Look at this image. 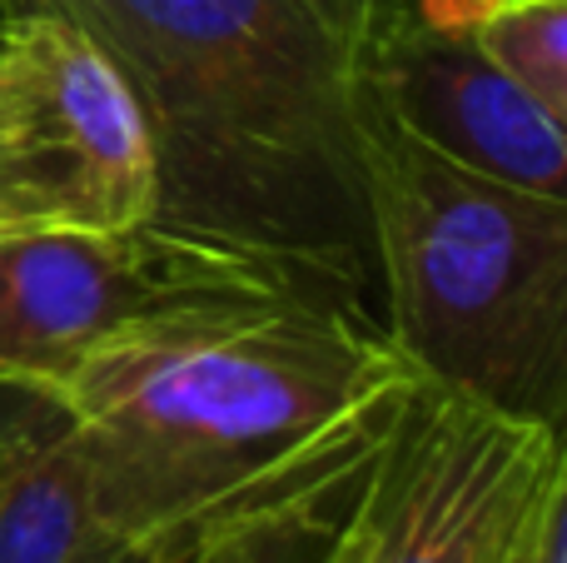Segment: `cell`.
I'll return each mask as SVG.
<instances>
[{
    "label": "cell",
    "instance_id": "obj_1",
    "mask_svg": "<svg viewBox=\"0 0 567 563\" xmlns=\"http://www.w3.org/2000/svg\"><path fill=\"white\" fill-rule=\"evenodd\" d=\"M409 0H45L130 85L155 225L265 265L284 295L383 329L359 115Z\"/></svg>",
    "mask_w": 567,
    "mask_h": 563
},
{
    "label": "cell",
    "instance_id": "obj_7",
    "mask_svg": "<svg viewBox=\"0 0 567 563\" xmlns=\"http://www.w3.org/2000/svg\"><path fill=\"white\" fill-rule=\"evenodd\" d=\"M373 90L439 155L503 185L567 195V120L493 70L463 30L423 16L419 0L393 16L373 60Z\"/></svg>",
    "mask_w": 567,
    "mask_h": 563
},
{
    "label": "cell",
    "instance_id": "obj_6",
    "mask_svg": "<svg viewBox=\"0 0 567 563\" xmlns=\"http://www.w3.org/2000/svg\"><path fill=\"white\" fill-rule=\"evenodd\" d=\"M289 299L265 265L165 225L0 245V385L50 395L100 345L205 305Z\"/></svg>",
    "mask_w": 567,
    "mask_h": 563
},
{
    "label": "cell",
    "instance_id": "obj_8",
    "mask_svg": "<svg viewBox=\"0 0 567 563\" xmlns=\"http://www.w3.org/2000/svg\"><path fill=\"white\" fill-rule=\"evenodd\" d=\"M0 563H115L65 409L0 385Z\"/></svg>",
    "mask_w": 567,
    "mask_h": 563
},
{
    "label": "cell",
    "instance_id": "obj_13",
    "mask_svg": "<svg viewBox=\"0 0 567 563\" xmlns=\"http://www.w3.org/2000/svg\"><path fill=\"white\" fill-rule=\"evenodd\" d=\"M528 563H533V559H528Z\"/></svg>",
    "mask_w": 567,
    "mask_h": 563
},
{
    "label": "cell",
    "instance_id": "obj_11",
    "mask_svg": "<svg viewBox=\"0 0 567 563\" xmlns=\"http://www.w3.org/2000/svg\"><path fill=\"white\" fill-rule=\"evenodd\" d=\"M115 563H175V554H155V549H125Z\"/></svg>",
    "mask_w": 567,
    "mask_h": 563
},
{
    "label": "cell",
    "instance_id": "obj_5",
    "mask_svg": "<svg viewBox=\"0 0 567 563\" xmlns=\"http://www.w3.org/2000/svg\"><path fill=\"white\" fill-rule=\"evenodd\" d=\"M155 145L110 55L55 10L0 40V245L150 225Z\"/></svg>",
    "mask_w": 567,
    "mask_h": 563
},
{
    "label": "cell",
    "instance_id": "obj_3",
    "mask_svg": "<svg viewBox=\"0 0 567 563\" xmlns=\"http://www.w3.org/2000/svg\"><path fill=\"white\" fill-rule=\"evenodd\" d=\"M359 160L383 335L433 385L563 429L567 195L503 185L429 150L373 85Z\"/></svg>",
    "mask_w": 567,
    "mask_h": 563
},
{
    "label": "cell",
    "instance_id": "obj_9",
    "mask_svg": "<svg viewBox=\"0 0 567 563\" xmlns=\"http://www.w3.org/2000/svg\"><path fill=\"white\" fill-rule=\"evenodd\" d=\"M453 30L543 110L567 120V0H478Z\"/></svg>",
    "mask_w": 567,
    "mask_h": 563
},
{
    "label": "cell",
    "instance_id": "obj_2",
    "mask_svg": "<svg viewBox=\"0 0 567 563\" xmlns=\"http://www.w3.org/2000/svg\"><path fill=\"white\" fill-rule=\"evenodd\" d=\"M419 379L383 329L245 299L110 339L50 399L100 524L179 559L235 519L353 484Z\"/></svg>",
    "mask_w": 567,
    "mask_h": 563
},
{
    "label": "cell",
    "instance_id": "obj_4",
    "mask_svg": "<svg viewBox=\"0 0 567 563\" xmlns=\"http://www.w3.org/2000/svg\"><path fill=\"white\" fill-rule=\"evenodd\" d=\"M563 499V429L419 379L363 464L339 563H528Z\"/></svg>",
    "mask_w": 567,
    "mask_h": 563
},
{
    "label": "cell",
    "instance_id": "obj_12",
    "mask_svg": "<svg viewBox=\"0 0 567 563\" xmlns=\"http://www.w3.org/2000/svg\"><path fill=\"white\" fill-rule=\"evenodd\" d=\"M0 40H6V25H0Z\"/></svg>",
    "mask_w": 567,
    "mask_h": 563
},
{
    "label": "cell",
    "instance_id": "obj_10",
    "mask_svg": "<svg viewBox=\"0 0 567 563\" xmlns=\"http://www.w3.org/2000/svg\"><path fill=\"white\" fill-rule=\"evenodd\" d=\"M359 479L329 489V494L299 499V504L235 519V524L205 534L199 544H189L175 563H339V524L353 504Z\"/></svg>",
    "mask_w": 567,
    "mask_h": 563
}]
</instances>
